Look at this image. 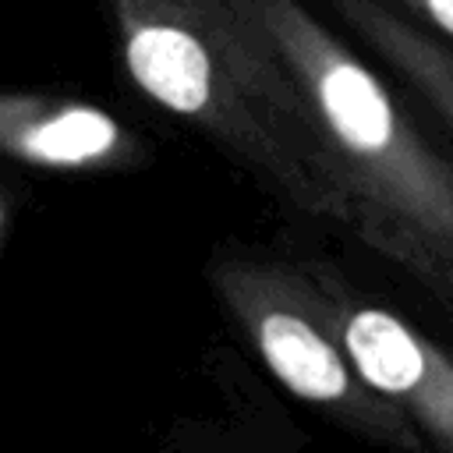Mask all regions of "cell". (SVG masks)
<instances>
[{"instance_id":"obj_1","label":"cell","mask_w":453,"mask_h":453,"mask_svg":"<svg viewBox=\"0 0 453 453\" xmlns=\"http://www.w3.org/2000/svg\"><path fill=\"white\" fill-rule=\"evenodd\" d=\"M131 85L202 131L276 202L347 230L354 205L311 106L234 0H103Z\"/></svg>"},{"instance_id":"obj_2","label":"cell","mask_w":453,"mask_h":453,"mask_svg":"<svg viewBox=\"0 0 453 453\" xmlns=\"http://www.w3.org/2000/svg\"><path fill=\"white\" fill-rule=\"evenodd\" d=\"M273 42L354 205V237L407 280L453 265V152L393 78L304 0H234Z\"/></svg>"},{"instance_id":"obj_3","label":"cell","mask_w":453,"mask_h":453,"mask_svg":"<svg viewBox=\"0 0 453 453\" xmlns=\"http://www.w3.org/2000/svg\"><path fill=\"white\" fill-rule=\"evenodd\" d=\"M205 283L262 375L347 439L382 453H428L418 428L347 357L301 251L216 244Z\"/></svg>"},{"instance_id":"obj_4","label":"cell","mask_w":453,"mask_h":453,"mask_svg":"<svg viewBox=\"0 0 453 453\" xmlns=\"http://www.w3.org/2000/svg\"><path fill=\"white\" fill-rule=\"evenodd\" d=\"M357 375L393 403L428 453H453V354L326 255L301 251Z\"/></svg>"},{"instance_id":"obj_5","label":"cell","mask_w":453,"mask_h":453,"mask_svg":"<svg viewBox=\"0 0 453 453\" xmlns=\"http://www.w3.org/2000/svg\"><path fill=\"white\" fill-rule=\"evenodd\" d=\"M0 156L42 173H134L149 138L96 103L0 88Z\"/></svg>"},{"instance_id":"obj_6","label":"cell","mask_w":453,"mask_h":453,"mask_svg":"<svg viewBox=\"0 0 453 453\" xmlns=\"http://www.w3.org/2000/svg\"><path fill=\"white\" fill-rule=\"evenodd\" d=\"M202 372L216 407L173 414L156 439V453H308L304 428L237 347L212 343Z\"/></svg>"},{"instance_id":"obj_7","label":"cell","mask_w":453,"mask_h":453,"mask_svg":"<svg viewBox=\"0 0 453 453\" xmlns=\"http://www.w3.org/2000/svg\"><path fill=\"white\" fill-rule=\"evenodd\" d=\"M340 32L372 57L453 152V42L382 0H319Z\"/></svg>"},{"instance_id":"obj_8","label":"cell","mask_w":453,"mask_h":453,"mask_svg":"<svg viewBox=\"0 0 453 453\" xmlns=\"http://www.w3.org/2000/svg\"><path fill=\"white\" fill-rule=\"evenodd\" d=\"M403 18L418 21L421 28L435 32L439 39L453 42V0H382Z\"/></svg>"},{"instance_id":"obj_9","label":"cell","mask_w":453,"mask_h":453,"mask_svg":"<svg viewBox=\"0 0 453 453\" xmlns=\"http://www.w3.org/2000/svg\"><path fill=\"white\" fill-rule=\"evenodd\" d=\"M442 315H446V322L453 326V265H446V269H435V273H428V276H421L418 283H414Z\"/></svg>"},{"instance_id":"obj_10","label":"cell","mask_w":453,"mask_h":453,"mask_svg":"<svg viewBox=\"0 0 453 453\" xmlns=\"http://www.w3.org/2000/svg\"><path fill=\"white\" fill-rule=\"evenodd\" d=\"M7 223H11V205H7V195L0 191V255H4V241H7Z\"/></svg>"}]
</instances>
